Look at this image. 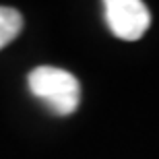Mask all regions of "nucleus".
Wrapping results in <instances>:
<instances>
[{
  "label": "nucleus",
  "instance_id": "f257e3e1",
  "mask_svg": "<svg viewBox=\"0 0 159 159\" xmlns=\"http://www.w3.org/2000/svg\"><path fill=\"white\" fill-rule=\"evenodd\" d=\"M29 91L56 116H68L79 107L81 85L77 77L56 66H37L27 77Z\"/></svg>",
  "mask_w": 159,
  "mask_h": 159
},
{
  "label": "nucleus",
  "instance_id": "f03ea898",
  "mask_svg": "<svg viewBox=\"0 0 159 159\" xmlns=\"http://www.w3.org/2000/svg\"><path fill=\"white\" fill-rule=\"evenodd\" d=\"M103 8L107 27L118 39H141L151 25V12L141 0H107Z\"/></svg>",
  "mask_w": 159,
  "mask_h": 159
},
{
  "label": "nucleus",
  "instance_id": "7ed1b4c3",
  "mask_svg": "<svg viewBox=\"0 0 159 159\" xmlns=\"http://www.w3.org/2000/svg\"><path fill=\"white\" fill-rule=\"evenodd\" d=\"M23 29L21 12L8 6H0V50L6 48Z\"/></svg>",
  "mask_w": 159,
  "mask_h": 159
}]
</instances>
